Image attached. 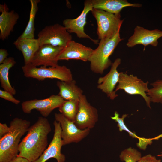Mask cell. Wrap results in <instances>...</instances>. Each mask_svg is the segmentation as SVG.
I'll use <instances>...</instances> for the list:
<instances>
[{
	"label": "cell",
	"mask_w": 162,
	"mask_h": 162,
	"mask_svg": "<svg viewBox=\"0 0 162 162\" xmlns=\"http://www.w3.org/2000/svg\"><path fill=\"white\" fill-rule=\"evenodd\" d=\"M51 130L48 119L39 117L35 123L29 127L26 135L20 143L18 156L30 162L36 160L46 149L48 135Z\"/></svg>",
	"instance_id": "obj_1"
},
{
	"label": "cell",
	"mask_w": 162,
	"mask_h": 162,
	"mask_svg": "<svg viewBox=\"0 0 162 162\" xmlns=\"http://www.w3.org/2000/svg\"><path fill=\"white\" fill-rule=\"evenodd\" d=\"M30 125L29 121L18 117L11 121L10 131L0 138V162H8L18 156L20 139Z\"/></svg>",
	"instance_id": "obj_2"
},
{
	"label": "cell",
	"mask_w": 162,
	"mask_h": 162,
	"mask_svg": "<svg viewBox=\"0 0 162 162\" xmlns=\"http://www.w3.org/2000/svg\"><path fill=\"white\" fill-rule=\"evenodd\" d=\"M123 39L120 38L119 31L112 38L100 40L98 46L93 50L88 60L90 69L92 72L102 74L105 70L111 65L112 63L109 57Z\"/></svg>",
	"instance_id": "obj_3"
},
{
	"label": "cell",
	"mask_w": 162,
	"mask_h": 162,
	"mask_svg": "<svg viewBox=\"0 0 162 162\" xmlns=\"http://www.w3.org/2000/svg\"><path fill=\"white\" fill-rule=\"evenodd\" d=\"M91 11L96 20L97 32L100 40L112 38L120 30L124 21L121 20L120 13L113 14L94 8Z\"/></svg>",
	"instance_id": "obj_4"
},
{
	"label": "cell",
	"mask_w": 162,
	"mask_h": 162,
	"mask_svg": "<svg viewBox=\"0 0 162 162\" xmlns=\"http://www.w3.org/2000/svg\"><path fill=\"white\" fill-rule=\"evenodd\" d=\"M22 69L26 77L39 81H43L46 79H56L65 82L73 80L70 70L64 65L49 68L41 66L38 68L31 63L22 66Z\"/></svg>",
	"instance_id": "obj_5"
},
{
	"label": "cell",
	"mask_w": 162,
	"mask_h": 162,
	"mask_svg": "<svg viewBox=\"0 0 162 162\" xmlns=\"http://www.w3.org/2000/svg\"><path fill=\"white\" fill-rule=\"evenodd\" d=\"M38 36L40 46L49 44L64 47L72 40L71 35L64 26L58 23L46 26Z\"/></svg>",
	"instance_id": "obj_6"
},
{
	"label": "cell",
	"mask_w": 162,
	"mask_h": 162,
	"mask_svg": "<svg viewBox=\"0 0 162 162\" xmlns=\"http://www.w3.org/2000/svg\"><path fill=\"white\" fill-rule=\"evenodd\" d=\"M148 81L144 82L132 74L128 75L125 73L121 72L118 84L115 91L116 92L120 89H122L130 94H140L144 99L147 106L151 108V98L146 93L149 89L148 87Z\"/></svg>",
	"instance_id": "obj_7"
},
{
	"label": "cell",
	"mask_w": 162,
	"mask_h": 162,
	"mask_svg": "<svg viewBox=\"0 0 162 162\" xmlns=\"http://www.w3.org/2000/svg\"><path fill=\"white\" fill-rule=\"evenodd\" d=\"M56 120L59 122L61 128V136L63 145L72 142H78L89 134L90 129L79 128L74 122L61 113H55Z\"/></svg>",
	"instance_id": "obj_8"
},
{
	"label": "cell",
	"mask_w": 162,
	"mask_h": 162,
	"mask_svg": "<svg viewBox=\"0 0 162 162\" xmlns=\"http://www.w3.org/2000/svg\"><path fill=\"white\" fill-rule=\"evenodd\" d=\"M65 101L58 94H53L44 99L23 101L21 104L23 112L27 114H29L32 110L36 109L43 117L46 118L53 110L59 108Z\"/></svg>",
	"instance_id": "obj_9"
},
{
	"label": "cell",
	"mask_w": 162,
	"mask_h": 162,
	"mask_svg": "<svg viewBox=\"0 0 162 162\" xmlns=\"http://www.w3.org/2000/svg\"><path fill=\"white\" fill-rule=\"evenodd\" d=\"M98 110L88 102L86 96L82 94L79 100V109L74 122L80 129H91L98 121Z\"/></svg>",
	"instance_id": "obj_10"
},
{
	"label": "cell",
	"mask_w": 162,
	"mask_h": 162,
	"mask_svg": "<svg viewBox=\"0 0 162 162\" xmlns=\"http://www.w3.org/2000/svg\"><path fill=\"white\" fill-rule=\"evenodd\" d=\"M93 9L92 0L85 1L84 8L80 15L75 19H67L63 20V24L69 33H75L80 38H87L96 44L98 40L94 39L86 34L84 31V26L86 23L87 14Z\"/></svg>",
	"instance_id": "obj_11"
},
{
	"label": "cell",
	"mask_w": 162,
	"mask_h": 162,
	"mask_svg": "<svg viewBox=\"0 0 162 162\" xmlns=\"http://www.w3.org/2000/svg\"><path fill=\"white\" fill-rule=\"evenodd\" d=\"M162 37V31L158 29L149 30L137 26L134 29L133 34L130 36L126 44L129 47H132L137 44L144 46V50L146 47L151 45L156 47L158 40Z\"/></svg>",
	"instance_id": "obj_12"
},
{
	"label": "cell",
	"mask_w": 162,
	"mask_h": 162,
	"mask_svg": "<svg viewBox=\"0 0 162 162\" xmlns=\"http://www.w3.org/2000/svg\"><path fill=\"white\" fill-rule=\"evenodd\" d=\"M54 126L53 138L48 148L36 160L33 162H46L52 158L57 162H64L65 157L61 153L63 143L61 136V128L59 122L56 120L53 122Z\"/></svg>",
	"instance_id": "obj_13"
},
{
	"label": "cell",
	"mask_w": 162,
	"mask_h": 162,
	"mask_svg": "<svg viewBox=\"0 0 162 162\" xmlns=\"http://www.w3.org/2000/svg\"><path fill=\"white\" fill-rule=\"evenodd\" d=\"M64 48L49 44L41 46L35 53L31 63L36 67H56L58 65V58Z\"/></svg>",
	"instance_id": "obj_14"
},
{
	"label": "cell",
	"mask_w": 162,
	"mask_h": 162,
	"mask_svg": "<svg viewBox=\"0 0 162 162\" xmlns=\"http://www.w3.org/2000/svg\"><path fill=\"white\" fill-rule=\"evenodd\" d=\"M121 63V59L116 58L112 63L109 73L104 76L99 78L98 81L97 88L112 100L118 95L114 89L118 83L120 73L118 72L117 68Z\"/></svg>",
	"instance_id": "obj_15"
},
{
	"label": "cell",
	"mask_w": 162,
	"mask_h": 162,
	"mask_svg": "<svg viewBox=\"0 0 162 162\" xmlns=\"http://www.w3.org/2000/svg\"><path fill=\"white\" fill-rule=\"evenodd\" d=\"M93 50L91 47L72 40L64 48L58 60L75 59L84 62L88 61Z\"/></svg>",
	"instance_id": "obj_16"
},
{
	"label": "cell",
	"mask_w": 162,
	"mask_h": 162,
	"mask_svg": "<svg viewBox=\"0 0 162 162\" xmlns=\"http://www.w3.org/2000/svg\"><path fill=\"white\" fill-rule=\"evenodd\" d=\"M0 38L3 40L6 39L13 31L14 26L17 23L19 16L14 10L9 11L5 4L0 5Z\"/></svg>",
	"instance_id": "obj_17"
},
{
	"label": "cell",
	"mask_w": 162,
	"mask_h": 162,
	"mask_svg": "<svg viewBox=\"0 0 162 162\" xmlns=\"http://www.w3.org/2000/svg\"><path fill=\"white\" fill-rule=\"evenodd\" d=\"M93 8L104 10L113 14L120 13L124 8L132 7L140 8L142 4L131 3L126 0H92Z\"/></svg>",
	"instance_id": "obj_18"
},
{
	"label": "cell",
	"mask_w": 162,
	"mask_h": 162,
	"mask_svg": "<svg viewBox=\"0 0 162 162\" xmlns=\"http://www.w3.org/2000/svg\"><path fill=\"white\" fill-rule=\"evenodd\" d=\"M13 44L21 51L23 56L25 65L31 63L35 53L40 47L38 39L17 38Z\"/></svg>",
	"instance_id": "obj_19"
},
{
	"label": "cell",
	"mask_w": 162,
	"mask_h": 162,
	"mask_svg": "<svg viewBox=\"0 0 162 162\" xmlns=\"http://www.w3.org/2000/svg\"><path fill=\"white\" fill-rule=\"evenodd\" d=\"M56 85L59 90L58 95L65 100H79L83 94L82 90L73 80L67 82L59 80L57 82Z\"/></svg>",
	"instance_id": "obj_20"
},
{
	"label": "cell",
	"mask_w": 162,
	"mask_h": 162,
	"mask_svg": "<svg viewBox=\"0 0 162 162\" xmlns=\"http://www.w3.org/2000/svg\"><path fill=\"white\" fill-rule=\"evenodd\" d=\"M16 62L12 57L7 58L0 65V82L1 86L4 90L13 95L16 93L15 88L11 85L9 78L10 69L16 64Z\"/></svg>",
	"instance_id": "obj_21"
},
{
	"label": "cell",
	"mask_w": 162,
	"mask_h": 162,
	"mask_svg": "<svg viewBox=\"0 0 162 162\" xmlns=\"http://www.w3.org/2000/svg\"><path fill=\"white\" fill-rule=\"evenodd\" d=\"M31 8L29 18L27 26L23 33L18 38H34V19L38 9V4L40 2L39 0H30Z\"/></svg>",
	"instance_id": "obj_22"
},
{
	"label": "cell",
	"mask_w": 162,
	"mask_h": 162,
	"mask_svg": "<svg viewBox=\"0 0 162 162\" xmlns=\"http://www.w3.org/2000/svg\"><path fill=\"white\" fill-rule=\"evenodd\" d=\"M79 100H68L64 101L58 108L60 113L68 119L74 122L77 113Z\"/></svg>",
	"instance_id": "obj_23"
},
{
	"label": "cell",
	"mask_w": 162,
	"mask_h": 162,
	"mask_svg": "<svg viewBox=\"0 0 162 162\" xmlns=\"http://www.w3.org/2000/svg\"><path fill=\"white\" fill-rule=\"evenodd\" d=\"M152 88L149 89L146 94L149 95L151 102L162 103V79L151 83Z\"/></svg>",
	"instance_id": "obj_24"
},
{
	"label": "cell",
	"mask_w": 162,
	"mask_h": 162,
	"mask_svg": "<svg viewBox=\"0 0 162 162\" xmlns=\"http://www.w3.org/2000/svg\"><path fill=\"white\" fill-rule=\"evenodd\" d=\"M141 157L140 152L131 147L122 151L119 156L120 160L125 162H137Z\"/></svg>",
	"instance_id": "obj_25"
},
{
	"label": "cell",
	"mask_w": 162,
	"mask_h": 162,
	"mask_svg": "<svg viewBox=\"0 0 162 162\" xmlns=\"http://www.w3.org/2000/svg\"><path fill=\"white\" fill-rule=\"evenodd\" d=\"M113 116L111 117V119L118 123V126L119 128V129L120 132L124 130L127 131L129 134L130 136L133 138H138L139 139L140 137L138 136L134 133L131 131L126 126L124 123V119L128 116V114H125L122 115L121 117L119 116V114L116 111L114 113Z\"/></svg>",
	"instance_id": "obj_26"
},
{
	"label": "cell",
	"mask_w": 162,
	"mask_h": 162,
	"mask_svg": "<svg viewBox=\"0 0 162 162\" xmlns=\"http://www.w3.org/2000/svg\"><path fill=\"white\" fill-rule=\"evenodd\" d=\"M11 93L4 90H0V97L6 100L11 102L16 105L18 104L20 101L16 99Z\"/></svg>",
	"instance_id": "obj_27"
},
{
	"label": "cell",
	"mask_w": 162,
	"mask_h": 162,
	"mask_svg": "<svg viewBox=\"0 0 162 162\" xmlns=\"http://www.w3.org/2000/svg\"><path fill=\"white\" fill-rule=\"evenodd\" d=\"M137 162H161V160L158 159L155 156L149 154L142 157Z\"/></svg>",
	"instance_id": "obj_28"
},
{
	"label": "cell",
	"mask_w": 162,
	"mask_h": 162,
	"mask_svg": "<svg viewBox=\"0 0 162 162\" xmlns=\"http://www.w3.org/2000/svg\"><path fill=\"white\" fill-rule=\"evenodd\" d=\"M10 127L6 124L0 123V138L9 132Z\"/></svg>",
	"instance_id": "obj_29"
},
{
	"label": "cell",
	"mask_w": 162,
	"mask_h": 162,
	"mask_svg": "<svg viewBox=\"0 0 162 162\" xmlns=\"http://www.w3.org/2000/svg\"><path fill=\"white\" fill-rule=\"evenodd\" d=\"M8 53L7 50L4 49H0V64H2L7 58Z\"/></svg>",
	"instance_id": "obj_30"
},
{
	"label": "cell",
	"mask_w": 162,
	"mask_h": 162,
	"mask_svg": "<svg viewBox=\"0 0 162 162\" xmlns=\"http://www.w3.org/2000/svg\"><path fill=\"white\" fill-rule=\"evenodd\" d=\"M8 162H30L27 159L17 156Z\"/></svg>",
	"instance_id": "obj_31"
},
{
	"label": "cell",
	"mask_w": 162,
	"mask_h": 162,
	"mask_svg": "<svg viewBox=\"0 0 162 162\" xmlns=\"http://www.w3.org/2000/svg\"><path fill=\"white\" fill-rule=\"evenodd\" d=\"M161 156H162V154H161Z\"/></svg>",
	"instance_id": "obj_32"
}]
</instances>
